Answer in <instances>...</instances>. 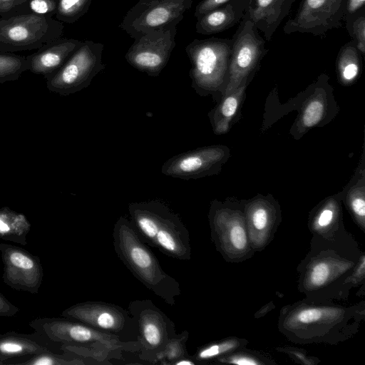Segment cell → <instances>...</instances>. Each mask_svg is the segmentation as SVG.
I'll return each mask as SVG.
<instances>
[{
	"label": "cell",
	"instance_id": "cell-1",
	"mask_svg": "<svg viewBox=\"0 0 365 365\" xmlns=\"http://www.w3.org/2000/svg\"><path fill=\"white\" fill-rule=\"evenodd\" d=\"M364 252L346 230L331 239L312 235L309 251L297 267L298 291L313 302L347 299L349 277Z\"/></svg>",
	"mask_w": 365,
	"mask_h": 365
},
{
	"label": "cell",
	"instance_id": "cell-2",
	"mask_svg": "<svg viewBox=\"0 0 365 365\" xmlns=\"http://www.w3.org/2000/svg\"><path fill=\"white\" fill-rule=\"evenodd\" d=\"M364 319V301L345 305L302 299L282 307L277 327L294 344L336 345L354 337Z\"/></svg>",
	"mask_w": 365,
	"mask_h": 365
},
{
	"label": "cell",
	"instance_id": "cell-3",
	"mask_svg": "<svg viewBox=\"0 0 365 365\" xmlns=\"http://www.w3.org/2000/svg\"><path fill=\"white\" fill-rule=\"evenodd\" d=\"M29 327L43 341L59 344L64 352L98 364H110L121 359L123 352H138V343H128L117 336L98 331L67 317H41L31 321Z\"/></svg>",
	"mask_w": 365,
	"mask_h": 365
},
{
	"label": "cell",
	"instance_id": "cell-4",
	"mask_svg": "<svg viewBox=\"0 0 365 365\" xmlns=\"http://www.w3.org/2000/svg\"><path fill=\"white\" fill-rule=\"evenodd\" d=\"M113 239L117 256L132 274L166 304L173 306L181 294L180 283L164 271L130 220L123 216L117 220Z\"/></svg>",
	"mask_w": 365,
	"mask_h": 365
},
{
	"label": "cell",
	"instance_id": "cell-5",
	"mask_svg": "<svg viewBox=\"0 0 365 365\" xmlns=\"http://www.w3.org/2000/svg\"><path fill=\"white\" fill-rule=\"evenodd\" d=\"M130 222L148 245L179 260H190L189 232L179 215L158 200L132 202L128 205Z\"/></svg>",
	"mask_w": 365,
	"mask_h": 365
},
{
	"label": "cell",
	"instance_id": "cell-6",
	"mask_svg": "<svg viewBox=\"0 0 365 365\" xmlns=\"http://www.w3.org/2000/svg\"><path fill=\"white\" fill-rule=\"evenodd\" d=\"M208 220L211 240L225 261L240 263L253 257L255 252L248 237L244 204L214 200Z\"/></svg>",
	"mask_w": 365,
	"mask_h": 365
},
{
	"label": "cell",
	"instance_id": "cell-7",
	"mask_svg": "<svg viewBox=\"0 0 365 365\" xmlns=\"http://www.w3.org/2000/svg\"><path fill=\"white\" fill-rule=\"evenodd\" d=\"M191 68V86L201 96L219 91L228 71L231 48L218 38L194 39L185 48Z\"/></svg>",
	"mask_w": 365,
	"mask_h": 365
},
{
	"label": "cell",
	"instance_id": "cell-8",
	"mask_svg": "<svg viewBox=\"0 0 365 365\" xmlns=\"http://www.w3.org/2000/svg\"><path fill=\"white\" fill-rule=\"evenodd\" d=\"M63 29L57 19L34 14L0 17V53L37 50L61 37Z\"/></svg>",
	"mask_w": 365,
	"mask_h": 365
},
{
	"label": "cell",
	"instance_id": "cell-9",
	"mask_svg": "<svg viewBox=\"0 0 365 365\" xmlns=\"http://www.w3.org/2000/svg\"><path fill=\"white\" fill-rule=\"evenodd\" d=\"M128 310L138 326L139 358L155 364L177 334L174 322L150 299L131 301Z\"/></svg>",
	"mask_w": 365,
	"mask_h": 365
},
{
	"label": "cell",
	"instance_id": "cell-10",
	"mask_svg": "<svg viewBox=\"0 0 365 365\" xmlns=\"http://www.w3.org/2000/svg\"><path fill=\"white\" fill-rule=\"evenodd\" d=\"M103 48L101 43L92 40L81 41L63 66L46 78L48 89L66 96L87 88L94 77L106 68L102 61Z\"/></svg>",
	"mask_w": 365,
	"mask_h": 365
},
{
	"label": "cell",
	"instance_id": "cell-11",
	"mask_svg": "<svg viewBox=\"0 0 365 365\" xmlns=\"http://www.w3.org/2000/svg\"><path fill=\"white\" fill-rule=\"evenodd\" d=\"M61 314L114 335L124 342L138 343L135 320L128 309L119 305L101 301H87L66 308Z\"/></svg>",
	"mask_w": 365,
	"mask_h": 365
},
{
	"label": "cell",
	"instance_id": "cell-12",
	"mask_svg": "<svg viewBox=\"0 0 365 365\" xmlns=\"http://www.w3.org/2000/svg\"><path fill=\"white\" fill-rule=\"evenodd\" d=\"M192 0H139L125 15L119 27L132 38L176 26Z\"/></svg>",
	"mask_w": 365,
	"mask_h": 365
},
{
	"label": "cell",
	"instance_id": "cell-13",
	"mask_svg": "<svg viewBox=\"0 0 365 365\" xmlns=\"http://www.w3.org/2000/svg\"><path fill=\"white\" fill-rule=\"evenodd\" d=\"M176 26L141 36L125 55L126 61L139 71L158 76L166 66L175 46Z\"/></svg>",
	"mask_w": 365,
	"mask_h": 365
},
{
	"label": "cell",
	"instance_id": "cell-14",
	"mask_svg": "<svg viewBox=\"0 0 365 365\" xmlns=\"http://www.w3.org/2000/svg\"><path fill=\"white\" fill-rule=\"evenodd\" d=\"M4 264L3 282L15 290L37 294L43 269L40 258L19 246L0 243Z\"/></svg>",
	"mask_w": 365,
	"mask_h": 365
},
{
	"label": "cell",
	"instance_id": "cell-15",
	"mask_svg": "<svg viewBox=\"0 0 365 365\" xmlns=\"http://www.w3.org/2000/svg\"><path fill=\"white\" fill-rule=\"evenodd\" d=\"M227 154L225 147L212 145L185 152L166 160L163 175L181 180L198 179L216 173Z\"/></svg>",
	"mask_w": 365,
	"mask_h": 365
},
{
	"label": "cell",
	"instance_id": "cell-16",
	"mask_svg": "<svg viewBox=\"0 0 365 365\" xmlns=\"http://www.w3.org/2000/svg\"><path fill=\"white\" fill-rule=\"evenodd\" d=\"M249 240L255 252L263 251L273 240L281 224L280 207L272 197H256L244 203Z\"/></svg>",
	"mask_w": 365,
	"mask_h": 365
},
{
	"label": "cell",
	"instance_id": "cell-17",
	"mask_svg": "<svg viewBox=\"0 0 365 365\" xmlns=\"http://www.w3.org/2000/svg\"><path fill=\"white\" fill-rule=\"evenodd\" d=\"M263 46L253 30V23L247 21L237 36L228 66V81L223 96L245 84L262 55Z\"/></svg>",
	"mask_w": 365,
	"mask_h": 365
},
{
	"label": "cell",
	"instance_id": "cell-18",
	"mask_svg": "<svg viewBox=\"0 0 365 365\" xmlns=\"http://www.w3.org/2000/svg\"><path fill=\"white\" fill-rule=\"evenodd\" d=\"M82 41L60 37L26 56L28 70L46 78L58 71L79 47Z\"/></svg>",
	"mask_w": 365,
	"mask_h": 365
},
{
	"label": "cell",
	"instance_id": "cell-19",
	"mask_svg": "<svg viewBox=\"0 0 365 365\" xmlns=\"http://www.w3.org/2000/svg\"><path fill=\"white\" fill-rule=\"evenodd\" d=\"M307 226L312 235L326 239L346 230L340 199L331 197L320 202L310 212Z\"/></svg>",
	"mask_w": 365,
	"mask_h": 365
},
{
	"label": "cell",
	"instance_id": "cell-20",
	"mask_svg": "<svg viewBox=\"0 0 365 365\" xmlns=\"http://www.w3.org/2000/svg\"><path fill=\"white\" fill-rule=\"evenodd\" d=\"M342 0H304L291 21L293 31H310L325 29L339 11Z\"/></svg>",
	"mask_w": 365,
	"mask_h": 365
},
{
	"label": "cell",
	"instance_id": "cell-21",
	"mask_svg": "<svg viewBox=\"0 0 365 365\" xmlns=\"http://www.w3.org/2000/svg\"><path fill=\"white\" fill-rule=\"evenodd\" d=\"M36 334L14 331L0 334V365L11 359H24L33 355L51 351Z\"/></svg>",
	"mask_w": 365,
	"mask_h": 365
},
{
	"label": "cell",
	"instance_id": "cell-22",
	"mask_svg": "<svg viewBox=\"0 0 365 365\" xmlns=\"http://www.w3.org/2000/svg\"><path fill=\"white\" fill-rule=\"evenodd\" d=\"M31 223L21 213L9 207L0 208V239L21 245H27V235L31 230Z\"/></svg>",
	"mask_w": 365,
	"mask_h": 365
},
{
	"label": "cell",
	"instance_id": "cell-23",
	"mask_svg": "<svg viewBox=\"0 0 365 365\" xmlns=\"http://www.w3.org/2000/svg\"><path fill=\"white\" fill-rule=\"evenodd\" d=\"M245 87L244 84L232 93L223 96L222 101L210 115L215 133L220 135L227 132L230 123L239 108Z\"/></svg>",
	"mask_w": 365,
	"mask_h": 365
},
{
	"label": "cell",
	"instance_id": "cell-24",
	"mask_svg": "<svg viewBox=\"0 0 365 365\" xmlns=\"http://www.w3.org/2000/svg\"><path fill=\"white\" fill-rule=\"evenodd\" d=\"M248 341L245 338L228 336L200 346L192 356L197 364L214 363L218 358L245 347Z\"/></svg>",
	"mask_w": 365,
	"mask_h": 365
},
{
	"label": "cell",
	"instance_id": "cell-25",
	"mask_svg": "<svg viewBox=\"0 0 365 365\" xmlns=\"http://www.w3.org/2000/svg\"><path fill=\"white\" fill-rule=\"evenodd\" d=\"M234 19L231 5L218 7L197 18L196 32L203 35L218 33L230 26Z\"/></svg>",
	"mask_w": 365,
	"mask_h": 365
},
{
	"label": "cell",
	"instance_id": "cell-26",
	"mask_svg": "<svg viewBox=\"0 0 365 365\" xmlns=\"http://www.w3.org/2000/svg\"><path fill=\"white\" fill-rule=\"evenodd\" d=\"M214 363L236 365H275L277 363L270 355L246 346L238 349L216 359Z\"/></svg>",
	"mask_w": 365,
	"mask_h": 365
},
{
	"label": "cell",
	"instance_id": "cell-27",
	"mask_svg": "<svg viewBox=\"0 0 365 365\" xmlns=\"http://www.w3.org/2000/svg\"><path fill=\"white\" fill-rule=\"evenodd\" d=\"M86 359L65 352V354H57L51 351L43 352L14 362V364L24 365H81L88 364Z\"/></svg>",
	"mask_w": 365,
	"mask_h": 365
},
{
	"label": "cell",
	"instance_id": "cell-28",
	"mask_svg": "<svg viewBox=\"0 0 365 365\" xmlns=\"http://www.w3.org/2000/svg\"><path fill=\"white\" fill-rule=\"evenodd\" d=\"M345 205L354 222L365 233V191L364 186L351 188L344 199Z\"/></svg>",
	"mask_w": 365,
	"mask_h": 365
},
{
	"label": "cell",
	"instance_id": "cell-29",
	"mask_svg": "<svg viewBox=\"0 0 365 365\" xmlns=\"http://www.w3.org/2000/svg\"><path fill=\"white\" fill-rule=\"evenodd\" d=\"M92 0H57L56 19L73 24L89 9Z\"/></svg>",
	"mask_w": 365,
	"mask_h": 365
},
{
	"label": "cell",
	"instance_id": "cell-30",
	"mask_svg": "<svg viewBox=\"0 0 365 365\" xmlns=\"http://www.w3.org/2000/svg\"><path fill=\"white\" fill-rule=\"evenodd\" d=\"M26 70V56L14 53H0V83L16 80Z\"/></svg>",
	"mask_w": 365,
	"mask_h": 365
},
{
	"label": "cell",
	"instance_id": "cell-31",
	"mask_svg": "<svg viewBox=\"0 0 365 365\" xmlns=\"http://www.w3.org/2000/svg\"><path fill=\"white\" fill-rule=\"evenodd\" d=\"M189 332L183 330L176 334L160 354L155 364L173 365L177 360L190 356L186 349Z\"/></svg>",
	"mask_w": 365,
	"mask_h": 365
},
{
	"label": "cell",
	"instance_id": "cell-32",
	"mask_svg": "<svg viewBox=\"0 0 365 365\" xmlns=\"http://www.w3.org/2000/svg\"><path fill=\"white\" fill-rule=\"evenodd\" d=\"M338 71L343 82H351L357 77L359 59L354 47L346 46L343 48L338 60Z\"/></svg>",
	"mask_w": 365,
	"mask_h": 365
},
{
	"label": "cell",
	"instance_id": "cell-33",
	"mask_svg": "<svg viewBox=\"0 0 365 365\" xmlns=\"http://www.w3.org/2000/svg\"><path fill=\"white\" fill-rule=\"evenodd\" d=\"M325 100L319 95L309 101L304 106L299 118L303 128H309L317 125L325 116Z\"/></svg>",
	"mask_w": 365,
	"mask_h": 365
},
{
	"label": "cell",
	"instance_id": "cell-34",
	"mask_svg": "<svg viewBox=\"0 0 365 365\" xmlns=\"http://www.w3.org/2000/svg\"><path fill=\"white\" fill-rule=\"evenodd\" d=\"M283 1L284 0H255L254 6L250 11L252 22L274 21Z\"/></svg>",
	"mask_w": 365,
	"mask_h": 365
},
{
	"label": "cell",
	"instance_id": "cell-35",
	"mask_svg": "<svg viewBox=\"0 0 365 365\" xmlns=\"http://www.w3.org/2000/svg\"><path fill=\"white\" fill-rule=\"evenodd\" d=\"M275 350L289 356L296 363L304 365H317L321 361L319 358L309 356L306 350L298 347L279 346Z\"/></svg>",
	"mask_w": 365,
	"mask_h": 365
},
{
	"label": "cell",
	"instance_id": "cell-36",
	"mask_svg": "<svg viewBox=\"0 0 365 365\" xmlns=\"http://www.w3.org/2000/svg\"><path fill=\"white\" fill-rule=\"evenodd\" d=\"M29 14L53 18L56 13L57 0H29Z\"/></svg>",
	"mask_w": 365,
	"mask_h": 365
},
{
	"label": "cell",
	"instance_id": "cell-37",
	"mask_svg": "<svg viewBox=\"0 0 365 365\" xmlns=\"http://www.w3.org/2000/svg\"><path fill=\"white\" fill-rule=\"evenodd\" d=\"M29 0H0V17H10L29 14Z\"/></svg>",
	"mask_w": 365,
	"mask_h": 365
},
{
	"label": "cell",
	"instance_id": "cell-38",
	"mask_svg": "<svg viewBox=\"0 0 365 365\" xmlns=\"http://www.w3.org/2000/svg\"><path fill=\"white\" fill-rule=\"evenodd\" d=\"M365 282V253L364 252L354 270L349 277V284L351 287H364Z\"/></svg>",
	"mask_w": 365,
	"mask_h": 365
},
{
	"label": "cell",
	"instance_id": "cell-39",
	"mask_svg": "<svg viewBox=\"0 0 365 365\" xmlns=\"http://www.w3.org/2000/svg\"><path fill=\"white\" fill-rule=\"evenodd\" d=\"M229 0H202L195 8V16H199L206 14L207 12L220 7L222 4Z\"/></svg>",
	"mask_w": 365,
	"mask_h": 365
},
{
	"label": "cell",
	"instance_id": "cell-40",
	"mask_svg": "<svg viewBox=\"0 0 365 365\" xmlns=\"http://www.w3.org/2000/svg\"><path fill=\"white\" fill-rule=\"evenodd\" d=\"M354 29L357 40V48L364 54L365 51V20L364 17L356 20Z\"/></svg>",
	"mask_w": 365,
	"mask_h": 365
},
{
	"label": "cell",
	"instance_id": "cell-41",
	"mask_svg": "<svg viewBox=\"0 0 365 365\" xmlns=\"http://www.w3.org/2000/svg\"><path fill=\"white\" fill-rule=\"evenodd\" d=\"M19 312V307L0 292V317H13L17 314Z\"/></svg>",
	"mask_w": 365,
	"mask_h": 365
},
{
	"label": "cell",
	"instance_id": "cell-42",
	"mask_svg": "<svg viewBox=\"0 0 365 365\" xmlns=\"http://www.w3.org/2000/svg\"><path fill=\"white\" fill-rule=\"evenodd\" d=\"M275 308V304L273 302H269L262 306L258 311H257L255 314L254 317L255 319H259L264 317L269 312H270L272 309Z\"/></svg>",
	"mask_w": 365,
	"mask_h": 365
},
{
	"label": "cell",
	"instance_id": "cell-43",
	"mask_svg": "<svg viewBox=\"0 0 365 365\" xmlns=\"http://www.w3.org/2000/svg\"><path fill=\"white\" fill-rule=\"evenodd\" d=\"M364 1L365 0H349L348 11L350 13L355 12L364 5Z\"/></svg>",
	"mask_w": 365,
	"mask_h": 365
},
{
	"label": "cell",
	"instance_id": "cell-44",
	"mask_svg": "<svg viewBox=\"0 0 365 365\" xmlns=\"http://www.w3.org/2000/svg\"><path fill=\"white\" fill-rule=\"evenodd\" d=\"M196 364L197 362L194 360L192 356H188L177 360L173 365H195Z\"/></svg>",
	"mask_w": 365,
	"mask_h": 365
}]
</instances>
